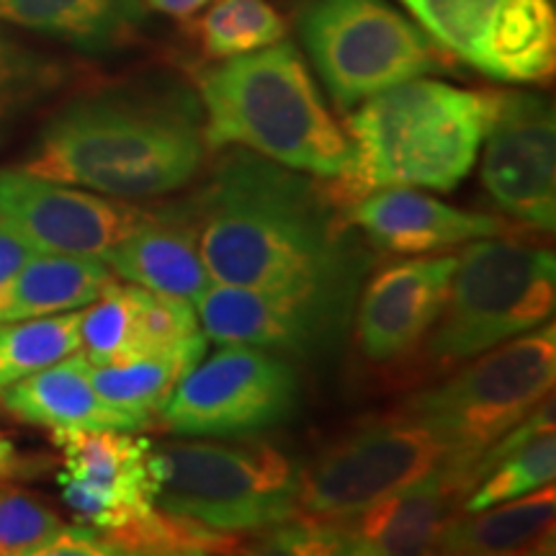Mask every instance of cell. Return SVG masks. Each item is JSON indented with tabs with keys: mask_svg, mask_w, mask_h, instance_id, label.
<instances>
[{
	"mask_svg": "<svg viewBox=\"0 0 556 556\" xmlns=\"http://www.w3.org/2000/svg\"><path fill=\"white\" fill-rule=\"evenodd\" d=\"M189 204L214 283L315 304L351 323L371 253L315 180L238 148Z\"/></svg>",
	"mask_w": 556,
	"mask_h": 556,
	"instance_id": "1",
	"label": "cell"
},
{
	"mask_svg": "<svg viewBox=\"0 0 556 556\" xmlns=\"http://www.w3.org/2000/svg\"><path fill=\"white\" fill-rule=\"evenodd\" d=\"M206 152L201 103L184 93L111 90L60 109L18 168L131 201L186 189Z\"/></svg>",
	"mask_w": 556,
	"mask_h": 556,
	"instance_id": "2",
	"label": "cell"
},
{
	"mask_svg": "<svg viewBox=\"0 0 556 556\" xmlns=\"http://www.w3.org/2000/svg\"><path fill=\"white\" fill-rule=\"evenodd\" d=\"M500 90L413 78L381 90L348 116L351 163L328 197L348 206L381 189L451 191L469 176L495 119Z\"/></svg>",
	"mask_w": 556,
	"mask_h": 556,
	"instance_id": "3",
	"label": "cell"
},
{
	"mask_svg": "<svg viewBox=\"0 0 556 556\" xmlns=\"http://www.w3.org/2000/svg\"><path fill=\"white\" fill-rule=\"evenodd\" d=\"M199 99L208 152L242 148L325 180L351 163V142L291 41L204 70Z\"/></svg>",
	"mask_w": 556,
	"mask_h": 556,
	"instance_id": "4",
	"label": "cell"
},
{
	"mask_svg": "<svg viewBox=\"0 0 556 556\" xmlns=\"http://www.w3.org/2000/svg\"><path fill=\"white\" fill-rule=\"evenodd\" d=\"M554 379L556 325L548 319L526 336L464 361L454 377L413 394L397 413L420 422L446 448V462L475 469L500 438L554 392Z\"/></svg>",
	"mask_w": 556,
	"mask_h": 556,
	"instance_id": "5",
	"label": "cell"
},
{
	"mask_svg": "<svg viewBox=\"0 0 556 556\" xmlns=\"http://www.w3.org/2000/svg\"><path fill=\"white\" fill-rule=\"evenodd\" d=\"M552 250L482 238L458 255L446 304L428 332V358L451 368L526 336L554 317Z\"/></svg>",
	"mask_w": 556,
	"mask_h": 556,
	"instance_id": "6",
	"label": "cell"
},
{
	"mask_svg": "<svg viewBox=\"0 0 556 556\" xmlns=\"http://www.w3.org/2000/svg\"><path fill=\"white\" fill-rule=\"evenodd\" d=\"M150 475L160 510L229 536L296 516L299 467L266 443H163L152 446Z\"/></svg>",
	"mask_w": 556,
	"mask_h": 556,
	"instance_id": "7",
	"label": "cell"
},
{
	"mask_svg": "<svg viewBox=\"0 0 556 556\" xmlns=\"http://www.w3.org/2000/svg\"><path fill=\"white\" fill-rule=\"evenodd\" d=\"M299 31L332 103L343 111L441 67V47L387 0H309Z\"/></svg>",
	"mask_w": 556,
	"mask_h": 556,
	"instance_id": "8",
	"label": "cell"
},
{
	"mask_svg": "<svg viewBox=\"0 0 556 556\" xmlns=\"http://www.w3.org/2000/svg\"><path fill=\"white\" fill-rule=\"evenodd\" d=\"M299 397V371L281 353L222 345L178 381L157 426L178 438H248L289 422Z\"/></svg>",
	"mask_w": 556,
	"mask_h": 556,
	"instance_id": "9",
	"label": "cell"
},
{
	"mask_svg": "<svg viewBox=\"0 0 556 556\" xmlns=\"http://www.w3.org/2000/svg\"><path fill=\"white\" fill-rule=\"evenodd\" d=\"M443 458L446 448L407 415L366 422L299 469L296 516H356L428 475Z\"/></svg>",
	"mask_w": 556,
	"mask_h": 556,
	"instance_id": "10",
	"label": "cell"
},
{
	"mask_svg": "<svg viewBox=\"0 0 556 556\" xmlns=\"http://www.w3.org/2000/svg\"><path fill=\"white\" fill-rule=\"evenodd\" d=\"M127 199L58 184L21 168H0V225L37 253L101 258L144 219Z\"/></svg>",
	"mask_w": 556,
	"mask_h": 556,
	"instance_id": "11",
	"label": "cell"
},
{
	"mask_svg": "<svg viewBox=\"0 0 556 556\" xmlns=\"http://www.w3.org/2000/svg\"><path fill=\"white\" fill-rule=\"evenodd\" d=\"M482 184L490 199L520 225L556 227V124L541 96L500 90L495 119L486 131Z\"/></svg>",
	"mask_w": 556,
	"mask_h": 556,
	"instance_id": "12",
	"label": "cell"
},
{
	"mask_svg": "<svg viewBox=\"0 0 556 556\" xmlns=\"http://www.w3.org/2000/svg\"><path fill=\"white\" fill-rule=\"evenodd\" d=\"M52 443L65 462L58 477L62 500L83 523L109 533L155 507L150 475L155 443L148 438L129 430H58Z\"/></svg>",
	"mask_w": 556,
	"mask_h": 556,
	"instance_id": "13",
	"label": "cell"
},
{
	"mask_svg": "<svg viewBox=\"0 0 556 556\" xmlns=\"http://www.w3.org/2000/svg\"><path fill=\"white\" fill-rule=\"evenodd\" d=\"M199 328L217 345H253L274 353L317 358L343 343L351 323L315 304L263 291L208 283L197 302Z\"/></svg>",
	"mask_w": 556,
	"mask_h": 556,
	"instance_id": "14",
	"label": "cell"
},
{
	"mask_svg": "<svg viewBox=\"0 0 556 556\" xmlns=\"http://www.w3.org/2000/svg\"><path fill=\"white\" fill-rule=\"evenodd\" d=\"M458 255L394 263L371 278L356 302V340L366 361L400 364L433 330L446 304Z\"/></svg>",
	"mask_w": 556,
	"mask_h": 556,
	"instance_id": "15",
	"label": "cell"
},
{
	"mask_svg": "<svg viewBox=\"0 0 556 556\" xmlns=\"http://www.w3.org/2000/svg\"><path fill=\"white\" fill-rule=\"evenodd\" d=\"M482 479L443 458L435 469L356 516L336 518L348 533V554L400 556L433 552L441 531Z\"/></svg>",
	"mask_w": 556,
	"mask_h": 556,
	"instance_id": "16",
	"label": "cell"
},
{
	"mask_svg": "<svg viewBox=\"0 0 556 556\" xmlns=\"http://www.w3.org/2000/svg\"><path fill=\"white\" fill-rule=\"evenodd\" d=\"M343 222L374 245L400 255H426L482 238H500L507 227L495 217L464 212L415 189H381L345 206Z\"/></svg>",
	"mask_w": 556,
	"mask_h": 556,
	"instance_id": "17",
	"label": "cell"
},
{
	"mask_svg": "<svg viewBox=\"0 0 556 556\" xmlns=\"http://www.w3.org/2000/svg\"><path fill=\"white\" fill-rule=\"evenodd\" d=\"M106 263L127 283L189 302H197L212 283L199 253L189 199L148 208L144 219L106 255Z\"/></svg>",
	"mask_w": 556,
	"mask_h": 556,
	"instance_id": "18",
	"label": "cell"
},
{
	"mask_svg": "<svg viewBox=\"0 0 556 556\" xmlns=\"http://www.w3.org/2000/svg\"><path fill=\"white\" fill-rule=\"evenodd\" d=\"M5 413L29 426L58 430H144L150 422L122 413L96 392L90 361L80 351L16 381L0 394Z\"/></svg>",
	"mask_w": 556,
	"mask_h": 556,
	"instance_id": "19",
	"label": "cell"
},
{
	"mask_svg": "<svg viewBox=\"0 0 556 556\" xmlns=\"http://www.w3.org/2000/svg\"><path fill=\"white\" fill-rule=\"evenodd\" d=\"M556 523L554 484L482 510H458L441 531L435 548L443 554H552Z\"/></svg>",
	"mask_w": 556,
	"mask_h": 556,
	"instance_id": "20",
	"label": "cell"
},
{
	"mask_svg": "<svg viewBox=\"0 0 556 556\" xmlns=\"http://www.w3.org/2000/svg\"><path fill=\"white\" fill-rule=\"evenodd\" d=\"M469 65L503 83L546 80L556 65L552 0H503Z\"/></svg>",
	"mask_w": 556,
	"mask_h": 556,
	"instance_id": "21",
	"label": "cell"
},
{
	"mask_svg": "<svg viewBox=\"0 0 556 556\" xmlns=\"http://www.w3.org/2000/svg\"><path fill=\"white\" fill-rule=\"evenodd\" d=\"M114 281V270L101 258L34 253L0 289V323L86 309Z\"/></svg>",
	"mask_w": 556,
	"mask_h": 556,
	"instance_id": "22",
	"label": "cell"
},
{
	"mask_svg": "<svg viewBox=\"0 0 556 556\" xmlns=\"http://www.w3.org/2000/svg\"><path fill=\"white\" fill-rule=\"evenodd\" d=\"M204 353L206 338L204 332H199L197 338L165 348V351L144 353V356L122 361V364L90 366V379H93L96 392L109 405L155 426L152 420L157 417L160 407Z\"/></svg>",
	"mask_w": 556,
	"mask_h": 556,
	"instance_id": "23",
	"label": "cell"
},
{
	"mask_svg": "<svg viewBox=\"0 0 556 556\" xmlns=\"http://www.w3.org/2000/svg\"><path fill=\"white\" fill-rule=\"evenodd\" d=\"M80 317L83 309H75L65 315L0 323V394L16 381L80 351Z\"/></svg>",
	"mask_w": 556,
	"mask_h": 556,
	"instance_id": "24",
	"label": "cell"
},
{
	"mask_svg": "<svg viewBox=\"0 0 556 556\" xmlns=\"http://www.w3.org/2000/svg\"><path fill=\"white\" fill-rule=\"evenodd\" d=\"M287 37V24L268 0H214L199 21L201 50L229 60L266 50Z\"/></svg>",
	"mask_w": 556,
	"mask_h": 556,
	"instance_id": "25",
	"label": "cell"
},
{
	"mask_svg": "<svg viewBox=\"0 0 556 556\" xmlns=\"http://www.w3.org/2000/svg\"><path fill=\"white\" fill-rule=\"evenodd\" d=\"M65 80V67L0 29V144Z\"/></svg>",
	"mask_w": 556,
	"mask_h": 556,
	"instance_id": "26",
	"label": "cell"
},
{
	"mask_svg": "<svg viewBox=\"0 0 556 556\" xmlns=\"http://www.w3.org/2000/svg\"><path fill=\"white\" fill-rule=\"evenodd\" d=\"M139 287L109 283L106 291L83 309L80 353L90 366L122 364L142 356L139 348Z\"/></svg>",
	"mask_w": 556,
	"mask_h": 556,
	"instance_id": "27",
	"label": "cell"
},
{
	"mask_svg": "<svg viewBox=\"0 0 556 556\" xmlns=\"http://www.w3.org/2000/svg\"><path fill=\"white\" fill-rule=\"evenodd\" d=\"M62 26V41L88 54H109L137 39L144 0H47Z\"/></svg>",
	"mask_w": 556,
	"mask_h": 556,
	"instance_id": "28",
	"label": "cell"
},
{
	"mask_svg": "<svg viewBox=\"0 0 556 556\" xmlns=\"http://www.w3.org/2000/svg\"><path fill=\"white\" fill-rule=\"evenodd\" d=\"M106 539L114 544L116 556L122 554H157V556H193L235 552L238 539L219 533L199 520L160 510L155 505L148 516L131 520L129 526L109 531Z\"/></svg>",
	"mask_w": 556,
	"mask_h": 556,
	"instance_id": "29",
	"label": "cell"
},
{
	"mask_svg": "<svg viewBox=\"0 0 556 556\" xmlns=\"http://www.w3.org/2000/svg\"><path fill=\"white\" fill-rule=\"evenodd\" d=\"M556 475V435L554 426H546L533 433L528 441L507 451L495 462L477 490L464 500L462 510H482V507L507 503L523 497L539 486L552 484Z\"/></svg>",
	"mask_w": 556,
	"mask_h": 556,
	"instance_id": "30",
	"label": "cell"
},
{
	"mask_svg": "<svg viewBox=\"0 0 556 556\" xmlns=\"http://www.w3.org/2000/svg\"><path fill=\"white\" fill-rule=\"evenodd\" d=\"M441 50L471 62L492 13L503 0H400Z\"/></svg>",
	"mask_w": 556,
	"mask_h": 556,
	"instance_id": "31",
	"label": "cell"
},
{
	"mask_svg": "<svg viewBox=\"0 0 556 556\" xmlns=\"http://www.w3.org/2000/svg\"><path fill=\"white\" fill-rule=\"evenodd\" d=\"M62 526L60 516L37 497L0 486V556H39Z\"/></svg>",
	"mask_w": 556,
	"mask_h": 556,
	"instance_id": "32",
	"label": "cell"
},
{
	"mask_svg": "<svg viewBox=\"0 0 556 556\" xmlns=\"http://www.w3.org/2000/svg\"><path fill=\"white\" fill-rule=\"evenodd\" d=\"M253 552L291 556L348 554V533L340 520L294 516L266 528V536L255 541Z\"/></svg>",
	"mask_w": 556,
	"mask_h": 556,
	"instance_id": "33",
	"label": "cell"
},
{
	"mask_svg": "<svg viewBox=\"0 0 556 556\" xmlns=\"http://www.w3.org/2000/svg\"><path fill=\"white\" fill-rule=\"evenodd\" d=\"M39 556H116V548L99 528L62 526L54 536L47 541Z\"/></svg>",
	"mask_w": 556,
	"mask_h": 556,
	"instance_id": "34",
	"label": "cell"
},
{
	"mask_svg": "<svg viewBox=\"0 0 556 556\" xmlns=\"http://www.w3.org/2000/svg\"><path fill=\"white\" fill-rule=\"evenodd\" d=\"M37 253L29 242L21 240L16 232H11L9 227L0 225V289L18 274L21 266Z\"/></svg>",
	"mask_w": 556,
	"mask_h": 556,
	"instance_id": "35",
	"label": "cell"
},
{
	"mask_svg": "<svg viewBox=\"0 0 556 556\" xmlns=\"http://www.w3.org/2000/svg\"><path fill=\"white\" fill-rule=\"evenodd\" d=\"M26 469H29V462L18 454L9 435L0 433V482L24 475Z\"/></svg>",
	"mask_w": 556,
	"mask_h": 556,
	"instance_id": "36",
	"label": "cell"
},
{
	"mask_svg": "<svg viewBox=\"0 0 556 556\" xmlns=\"http://www.w3.org/2000/svg\"><path fill=\"white\" fill-rule=\"evenodd\" d=\"M144 3L152 5V9L160 13H165V16L189 18L197 16V13L204 9V5L212 3V0H144Z\"/></svg>",
	"mask_w": 556,
	"mask_h": 556,
	"instance_id": "37",
	"label": "cell"
}]
</instances>
